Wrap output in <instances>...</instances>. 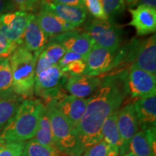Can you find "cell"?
Returning <instances> with one entry per match:
<instances>
[{"label":"cell","mask_w":156,"mask_h":156,"mask_svg":"<svg viewBox=\"0 0 156 156\" xmlns=\"http://www.w3.org/2000/svg\"><path fill=\"white\" fill-rule=\"evenodd\" d=\"M128 94L127 70L101 78L100 85L87 98L85 114L73 129L83 153L102 140L101 129L105 121L119 110Z\"/></svg>","instance_id":"cell-1"},{"label":"cell","mask_w":156,"mask_h":156,"mask_svg":"<svg viewBox=\"0 0 156 156\" xmlns=\"http://www.w3.org/2000/svg\"><path fill=\"white\" fill-rule=\"evenodd\" d=\"M44 103L41 99L26 98L0 133V145L25 142L34 137Z\"/></svg>","instance_id":"cell-2"},{"label":"cell","mask_w":156,"mask_h":156,"mask_svg":"<svg viewBox=\"0 0 156 156\" xmlns=\"http://www.w3.org/2000/svg\"><path fill=\"white\" fill-rule=\"evenodd\" d=\"M37 55L21 45L8 57L14 93L23 98L34 93Z\"/></svg>","instance_id":"cell-3"},{"label":"cell","mask_w":156,"mask_h":156,"mask_svg":"<svg viewBox=\"0 0 156 156\" xmlns=\"http://www.w3.org/2000/svg\"><path fill=\"white\" fill-rule=\"evenodd\" d=\"M49 118L56 148L65 156H82L83 151L73 126L58 110L52 101L44 104Z\"/></svg>","instance_id":"cell-4"},{"label":"cell","mask_w":156,"mask_h":156,"mask_svg":"<svg viewBox=\"0 0 156 156\" xmlns=\"http://www.w3.org/2000/svg\"><path fill=\"white\" fill-rule=\"evenodd\" d=\"M123 63H130L139 69L156 75V38L154 34L150 38L130 43L122 49Z\"/></svg>","instance_id":"cell-5"},{"label":"cell","mask_w":156,"mask_h":156,"mask_svg":"<svg viewBox=\"0 0 156 156\" xmlns=\"http://www.w3.org/2000/svg\"><path fill=\"white\" fill-rule=\"evenodd\" d=\"M67 77L58 64H54L35 76L34 92L46 103L54 100L62 92Z\"/></svg>","instance_id":"cell-6"},{"label":"cell","mask_w":156,"mask_h":156,"mask_svg":"<svg viewBox=\"0 0 156 156\" xmlns=\"http://www.w3.org/2000/svg\"><path fill=\"white\" fill-rule=\"evenodd\" d=\"M85 32L90 36L95 45L116 52L122 41L120 28L109 20H93L87 23Z\"/></svg>","instance_id":"cell-7"},{"label":"cell","mask_w":156,"mask_h":156,"mask_svg":"<svg viewBox=\"0 0 156 156\" xmlns=\"http://www.w3.org/2000/svg\"><path fill=\"white\" fill-rule=\"evenodd\" d=\"M122 51H111L95 45L85 58V69L83 75L96 77L102 75L122 64Z\"/></svg>","instance_id":"cell-8"},{"label":"cell","mask_w":156,"mask_h":156,"mask_svg":"<svg viewBox=\"0 0 156 156\" xmlns=\"http://www.w3.org/2000/svg\"><path fill=\"white\" fill-rule=\"evenodd\" d=\"M128 93L138 99L155 95L156 77L132 65L127 71Z\"/></svg>","instance_id":"cell-9"},{"label":"cell","mask_w":156,"mask_h":156,"mask_svg":"<svg viewBox=\"0 0 156 156\" xmlns=\"http://www.w3.org/2000/svg\"><path fill=\"white\" fill-rule=\"evenodd\" d=\"M117 126L122 141L119 155L122 156L129 152V146L130 142L140 129L133 103H128L118 111Z\"/></svg>","instance_id":"cell-10"},{"label":"cell","mask_w":156,"mask_h":156,"mask_svg":"<svg viewBox=\"0 0 156 156\" xmlns=\"http://www.w3.org/2000/svg\"><path fill=\"white\" fill-rule=\"evenodd\" d=\"M30 13L24 11L10 12L0 17V33L9 41L21 46Z\"/></svg>","instance_id":"cell-11"},{"label":"cell","mask_w":156,"mask_h":156,"mask_svg":"<svg viewBox=\"0 0 156 156\" xmlns=\"http://www.w3.org/2000/svg\"><path fill=\"white\" fill-rule=\"evenodd\" d=\"M52 101L74 129L85 114L87 98H81L72 95H67L62 91Z\"/></svg>","instance_id":"cell-12"},{"label":"cell","mask_w":156,"mask_h":156,"mask_svg":"<svg viewBox=\"0 0 156 156\" xmlns=\"http://www.w3.org/2000/svg\"><path fill=\"white\" fill-rule=\"evenodd\" d=\"M49 40L62 45L67 51L80 54L86 58L94 46L92 38L86 32L73 30L51 38Z\"/></svg>","instance_id":"cell-13"},{"label":"cell","mask_w":156,"mask_h":156,"mask_svg":"<svg viewBox=\"0 0 156 156\" xmlns=\"http://www.w3.org/2000/svg\"><path fill=\"white\" fill-rule=\"evenodd\" d=\"M132 20L129 25L135 28L138 36H147L156 30V9L145 5H138L135 9H130Z\"/></svg>","instance_id":"cell-14"},{"label":"cell","mask_w":156,"mask_h":156,"mask_svg":"<svg viewBox=\"0 0 156 156\" xmlns=\"http://www.w3.org/2000/svg\"><path fill=\"white\" fill-rule=\"evenodd\" d=\"M101 78L84 75L68 76L65 88L73 96L87 98L91 96L100 85Z\"/></svg>","instance_id":"cell-15"},{"label":"cell","mask_w":156,"mask_h":156,"mask_svg":"<svg viewBox=\"0 0 156 156\" xmlns=\"http://www.w3.org/2000/svg\"><path fill=\"white\" fill-rule=\"evenodd\" d=\"M155 127L139 130L133 136L129 151L136 156H156Z\"/></svg>","instance_id":"cell-16"},{"label":"cell","mask_w":156,"mask_h":156,"mask_svg":"<svg viewBox=\"0 0 156 156\" xmlns=\"http://www.w3.org/2000/svg\"><path fill=\"white\" fill-rule=\"evenodd\" d=\"M41 7L53 12L75 28L83 24L87 17V10L84 5L73 6L54 3H42Z\"/></svg>","instance_id":"cell-17"},{"label":"cell","mask_w":156,"mask_h":156,"mask_svg":"<svg viewBox=\"0 0 156 156\" xmlns=\"http://www.w3.org/2000/svg\"><path fill=\"white\" fill-rule=\"evenodd\" d=\"M48 41V38L39 26L36 15L30 13L23 35V46L33 53L38 54L46 46Z\"/></svg>","instance_id":"cell-18"},{"label":"cell","mask_w":156,"mask_h":156,"mask_svg":"<svg viewBox=\"0 0 156 156\" xmlns=\"http://www.w3.org/2000/svg\"><path fill=\"white\" fill-rule=\"evenodd\" d=\"M36 19L39 26L48 38H52L75 29L73 25L43 7L36 15Z\"/></svg>","instance_id":"cell-19"},{"label":"cell","mask_w":156,"mask_h":156,"mask_svg":"<svg viewBox=\"0 0 156 156\" xmlns=\"http://www.w3.org/2000/svg\"><path fill=\"white\" fill-rule=\"evenodd\" d=\"M133 106L141 129L155 127L156 125V96L151 95L136 99Z\"/></svg>","instance_id":"cell-20"},{"label":"cell","mask_w":156,"mask_h":156,"mask_svg":"<svg viewBox=\"0 0 156 156\" xmlns=\"http://www.w3.org/2000/svg\"><path fill=\"white\" fill-rule=\"evenodd\" d=\"M34 139L36 140L37 142H38L39 143L42 144V145L56 148L53 133H52L50 120L49 118H48L47 111H46L45 105L42 108L41 112L40 117H39L38 120V128H37L36 134H35Z\"/></svg>","instance_id":"cell-21"},{"label":"cell","mask_w":156,"mask_h":156,"mask_svg":"<svg viewBox=\"0 0 156 156\" xmlns=\"http://www.w3.org/2000/svg\"><path fill=\"white\" fill-rule=\"evenodd\" d=\"M23 98L16 95L0 98V133L12 119Z\"/></svg>","instance_id":"cell-22"},{"label":"cell","mask_w":156,"mask_h":156,"mask_svg":"<svg viewBox=\"0 0 156 156\" xmlns=\"http://www.w3.org/2000/svg\"><path fill=\"white\" fill-rule=\"evenodd\" d=\"M119 111V110H118ZM114 112L107 119L101 129L102 140L113 147L119 150L121 147V136L117 126V112Z\"/></svg>","instance_id":"cell-23"},{"label":"cell","mask_w":156,"mask_h":156,"mask_svg":"<svg viewBox=\"0 0 156 156\" xmlns=\"http://www.w3.org/2000/svg\"><path fill=\"white\" fill-rule=\"evenodd\" d=\"M15 95L8 58H0V98Z\"/></svg>","instance_id":"cell-24"},{"label":"cell","mask_w":156,"mask_h":156,"mask_svg":"<svg viewBox=\"0 0 156 156\" xmlns=\"http://www.w3.org/2000/svg\"><path fill=\"white\" fill-rule=\"evenodd\" d=\"M22 156H65L56 148L39 143L34 138L25 143Z\"/></svg>","instance_id":"cell-25"},{"label":"cell","mask_w":156,"mask_h":156,"mask_svg":"<svg viewBox=\"0 0 156 156\" xmlns=\"http://www.w3.org/2000/svg\"><path fill=\"white\" fill-rule=\"evenodd\" d=\"M66 52L67 51L62 45L49 40L48 41L44 48L41 51L40 53L48 60L51 64L54 65L58 63L59 60L63 57Z\"/></svg>","instance_id":"cell-26"},{"label":"cell","mask_w":156,"mask_h":156,"mask_svg":"<svg viewBox=\"0 0 156 156\" xmlns=\"http://www.w3.org/2000/svg\"><path fill=\"white\" fill-rule=\"evenodd\" d=\"M119 150L103 140L90 147L82 156H118Z\"/></svg>","instance_id":"cell-27"},{"label":"cell","mask_w":156,"mask_h":156,"mask_svg":"<svg viewBox=\"0 0 156 156\" xmlns=\"http://www.w3.org/2000/svg\"><path fill=\"white\" fill-rule=\"evenodd\" d=\"M103 9L108 19L118 16L124 12L126 9V3L124 0H101Z\"/></svg>","instance_id":"cell-28"},{"label":"cell","mask_w":156,"mask_h":156,"mask_svg":"<svg viewBox=\"0 0 156 156\" xmlns=\"http://www.w3.org/2000/svg\"><path fill=\"white\" fill-rule=\"evenodd\" d=\"M83 5L89 13L95 20H109L103 9V4L101 0H83Z\"/></svg>","instance_id":"cell-29"},{"label":"cell","mask_w":156,"mask_h":156,"mask_svg":"<svg viewBox=\"0 0 156 156\" xmlns=\"http://www.w3.org/2000/svg\"><path fill=\"white\" fill-rule=\"evenodd\" d=\"M25 142H11L0 145V156H22Z\"/></svg>","instance_id":"cell-30"},{"label":"cell","mask_w":156,"mask_h":156,"mask_svg":"<svg viewBox=\"0 0 156 156\" xmlns=\"http://www.w3.org/2000/svg\"><path fill=\"white\" fill-rule=\"evenodd\" d=\"M18 46L0 33V58H8Z\"/></svg>","instance_id":"cell-31"},{"label":"cell","mask_w":156,"mask_h":156,"mask_svg":"<svg viewBox=\"0 0 156 156\" xmlns=\"http://www.w3.org/2000/svg\"><path fill=\"white\" fill-rule=\"evenodd\" d=\"M85 69V60L80 59L67 64L62 70L68 76L83 75Z\"/></svg>","instance_id":"cell-32"},{"label":"cell","mask_w":156,"mask_h":156,"mask_svg":"<svg viewBox=\"0 0 156 156\" xmlns=\"http://www.w3.org/2000/svg\"><path fill=\"white\" fill-rule=\"evenodd\" d=\"M15 7L20 11L28 12L34 10L39 5H41V0H11Z\"/></svg>","instance_id":"cell-33"},{"label":"cell","mask_w":156,"mask_h":156,"mask_svg":"<svg viewBox=\"0 0 156 156\" xmlns=\"http://www.w3.org/2000/svg\"><path fill=\"white\" fill-rule=\"evenodd\" d=\"M80 59L85 60V58H84L83 56L80 55V54L73 53V52L67 51L65 53V54L63 56V57L59 60V62H58V63L57 64L62 69V68L65 67L67 64L71 63V62L77 61V60H80Z\"/></svg>","instance_id":"cell-34"},{"label":"cell","mask_w":156,"mask_h":156,"mask_svg":"<svg viewBox=\"0 0 156 156\" xmlns=\"http://www.w3.org/2000/svg\"><path fill=\"white\" fill-rule=\"evenodd\" d=\"M42 3H54L58 5L83 6V0H41Z\"/></svg>","instance_id":"cell-35"},{"label":"cell","mask_w":156,"mask_h":156,"mask_svg":"<svg viewBox=\"0 0 156 156\" xmlns=\"http://www.w3.org/2000/svg\"><path fill=\"white\" fill-rule=\"evenodd\" d=\"M15 8L11 0H0V17L5 13L10 12Z\"/></svg>","instance_id":"cell-36"},{"label":"cell","mask_w":156,"mask_h":156,"mask_svg":"<svg viewBox=\"0 0 156 156\" xmlns=\"http://www.w3.org/2000/svg\"><path fill=\"white\" fill-rule=\"evenodd\" d=\"M139 5H145L151 8H156V0H140Z\"/></svg>","instance_id":"cell-37"},{"label":"cell","mask_w":156,"mask_h":156,"mask_svg":"<svg viewBox=\"0 0 156 156\" xmlns=\"http://www.w3.org/2000/svg\"><path fill=\"white\" fill-rule=\"evenodd\" d=\"M124 2L125 3H127L129 5H136V3H138V2L140 1V0H124Z\"/></svg>","instance_id":"cell-38"},{"label":"cell","mask_w":156,"mask_h":156,"mask_svg":"<svg viewBox=\"0 0 156 156\" xmlns=\"http://www.w3.org/2000/svg\"><path fill=\"white\" fill-rule=\"evenodd\" d=\"M122 156H136V155H134V154L131 153V152H128L127 153H126L125 155H122Z\"/></svg>","instance_id":"cell-39"}]
</instances>
